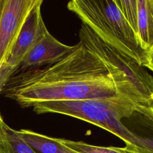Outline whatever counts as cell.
<instances>
[{"mask_svg":"<svg viewBox=\"0 0 153 153\" xmlns=\"http://www.w3.org/2000/svg\"><path fill=\"white\" fill-rule=\"evenodd\" d=\"M139 106L117 94L103 99L42 102L32 107L37 114L57 113L85 121L112 133L126 145L131 133L121 120L129 117Z\"/></svg>","mask_w":153,"mask_h":153,"instance_id":"277c9868","label":"cell"},{"mask_svg":"<svg viewBox=\"0 0 153 153\" xmlns=\"http://www.w3.org/2000/svg\"><path fill=\"white\" fill-rule=\"evenodd\" d=\"M2 92L23 108L42 102L103 99L117 94L105 65L80 41L55 63L14 73Z\"/></svg>","mask_w":153,"mask_h":153,"instance_id":"6da1fadb","label":"cell"},{"mask_svg":"<svg viewBox=\"0 0 153 153\" xmlns=\"http://www.w3.org/2000/svg\"><path fill=\"white\" fill-rule=\"evenodd\" d=\"M67 8L100 38L143 66L146 53L115 0H72Z\"/></svg>","mask_w":153,"mask_h":153,"instance_id":"3957f363","label":"cell"},{"mask_svg":"<svg viewBox=\"0 0 153 153\" xmlns=\"http://www.w3.org/2000/svg\"><path fill=\"white\" fill-rule=\"evenodd\" d=\"M75 48L62 43L48 30L28 53L14 73L38 68L55 63Z\"/></svg>","mask_w":153,"mask_h":153,"instance_id":"ba28073f","label":"cell"},{"mask_svg":"<svg viewBox=\"0 0 153 153\" xmlns=\"http://www.w3.org/2000/svg\"><path fill=\"white\" fill-rule=\"evenodd\" d=\"M2 0H0V12H1V5H2Z\"/></svg>","mask_w":153,"mask_h":153,"instance_id":"9a60e30c","label":"cell"},{"mask_svg":"<svg viewBox=\"0 0 153 153\" xmlns=\"http://www.w3.org/2000/svg\"><path fill=\"white\" fill-rule=\"evenodd\" d=\"M143 66L153 72V47L146 52Z\"/></svg>","mask_w":153,"mask_h":153,"instance_id":"4fadbf2b","label":"cell"},{"mask_svg":"<svg viewBox=\"0 0 153 153\" xmlns=\"http://www.w3.org/2000/svg\"><path fill=\"white\" fill-rule=\"evenodd\" d=\"M17 131L36 153H78L62 144L57 138L26 129Z\"/></svg>","mask_w":153,"mask_h":153,"instance_id":"9c48e42d","label":"cell"},{"mask_svg":"<svg viewBox=\"0 0 153 153\" xmlns=\"http://www.w3.org/2000/svg\"><path fill=\"white\" fill-rule=\"evenodd\" d=\"M14 70L7 62L0 63V93L10 76L14 74Z\"/></svg>","mask_w":153,"mask_h":153,"instance_id":"7c38bea8","label":"cell"},{"mask_svg":"<svg viewBox=\"0 0 153 153\" xmlns=\"http://www.w3.org/2000/svg\"><path fill=\"white\" fill-rule=\"evenodd\" d=\"M146 53L153 47V0H115Z\"/></svg>","mask_w":153,"mask_h":153,"instance_id":"8992f818","label":"cell"},{"mask_svg":"<svg viewBox=\"0 0 153 153\" xmlns=\"http://www.w3.org/2000/svg\"><path fill=\"white\" fill-rule=\"evenodd\" d=\"M42 0H2L0 12V63L7 62L31 11Z\"/></svg>","mask_w":153,"mask_h":153,"instance_id":"5b68a950","label":"cell"},{"mask_svg":"<svg viewBox=\"0 0 153 153\" xmlns=\"http://www.w3.org/2000/svg\"><path fill=\"white\" fill-rule=\"evenodd\" d=\"M1 120H2V117H1V118H0V121H1Z\"/></svg>","mask_w":153,"mask_h":153,"instance_id":"2e32d148","label":"cell"},{"mask_svg":"<svg viewBox=\"0 0 153 153\" xmlns=\"http://www.w3.org/2000/svg\"><path fill=\"white\" fill-rule=\"evenodd\" d=\"M41 5L36 6L30 13L7 61L14 71L48 31L42 17Z\"/></svg>","mask_w":153,"mask_h":153,"instance_id":"52a82bcc","label":"cell"},{"mask_svg":"<svg viewBox=\"0 0 153 153\" xmlns=\"http://www.w3.org/2000/svg\"><path fill=\"white\" fill-rule=\"evenodd\" d=\"M79 38V41L105 65L118 94L138 105L150 106L153 76L145 67L103 40L82 23Z\"/></svg>","mask_w":153,"mask_h":153,"instance_id":"7a4b0ae2","label":"cell"},{"mask_svg":"<svg viewBox=\"0 0 153 153\" xmlns=\"http://www.w3.org/2000/svg\"><path fill=\"white\" fill-rule=\"evenodd\" d=\"M63 145L78 153H136L127 146H102L90 145L82 141L57 138Z\"/></svg>","mask_w":153,"mask_h":153,"instance_id":"8fae6325","label":"cell"},{"mask_svg":"<svg viewBox=\"0 0 153 153\" xmlns=\"http://www.w3.org/2000/svg\"><path fill=\"white\" fill-rule=\"evenodd\" d=\"M0 153H36L17 130L0 121Z\"/></svg>","mask_w":153,"mask_h":153,"instance_id":"30bf717a","label":"cell"},{"mask_svg":"<svg viewBox=\"0 0 153 153\" xmlns=\"http://www.w3.org/2000/svg\"><path fill=\"white\" fill-rule=\"evenodd\" d=\"M150 107H151L153 109V92L151 95L150 97Z\"/></svg>","mask_w":153,"mask_h":153,"instance_id":"5bb4252c","label":"cell"}]
</instances>
